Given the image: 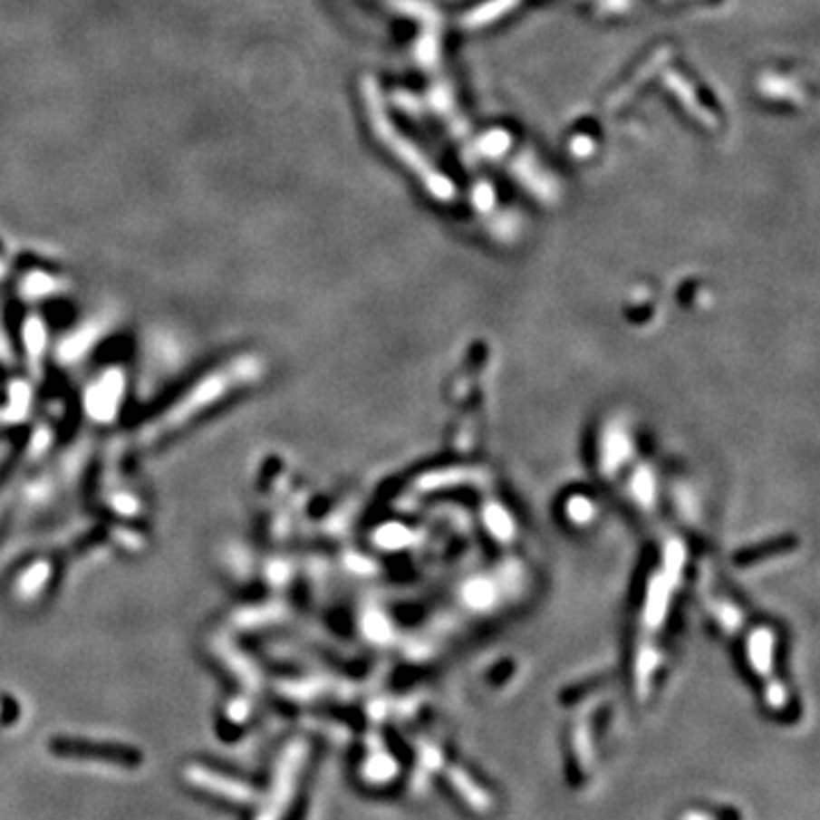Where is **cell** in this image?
I'll list each match as a JSON object with an SVG mask.
<instances>
[{
	"instance_id": "obj_1",
	"label": "cell",
	"mask_w": 820,
	"mask_h": 820,
	"mask_svg": "<svg viewBox=\"0 0 820 820\" xmlns=\"http://www.w3.org/2000/svg\"><path fill=\"white\" fill-rule=\"evenodd\" d=\"M53 752L62 757H78V759H103L112 764L123 766V768H135L141 761L137 752L119 746H99V743L87 741H57L53 743Z\"/></svg>"
}]
</instances>
